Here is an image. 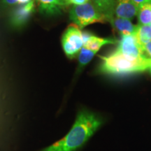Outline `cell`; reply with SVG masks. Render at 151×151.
<instances>
[{"instance_id": "30bf717a", "label": "cell", "mask_w": 151, "mask_h": 151, "mask_svg": "<svg viewBox=\"0 0 151 151\" xmlns=\"http://www.w3.org/2000/svg\"><path fill=\"white\" fill-rule=\"evenodd\" d=\"M116 43L117 41L114 39H110V38L104 39V38L98 37L97 36L92 35L88 39V40L84 43L83 47L90 49V50L99 51L100 48L105 45L115 44Z\"/></svg>"}, {"instance_id": "44dd1931", "label": "cell", "mask_w": 151, "mask_h": 151, "mask_svg": "<svg viewBox=\"0 0 151 151\" xmlns=\"http://www.w3.org/2000/svg\"><path fill=\"white\" fill-rule=\"evenodd\" d=\"M150 28H151V22H150Z\"/></svg>"}, {"instance_id": "2e32d148", "label": "cell", "mask_w": 151, "mask_h": 151, "mask_svg": "<svg viewBox=\"0 0 151 151\" xmlns=\"http://www.w3.org/2000/svg\"><path fill=\"white\" fill-rule=\"evenodd\" d=\"M90 0H68V6L69 5H82L84 4L89 2Z\"/></svg>"}, {"instance_id": "6da1fadb", "label": "cell", "mask_w": 151, "mask_h": 151, "mask_svg": "<svg viewBox=\"0 0 151 151\" xmlns=\"http://www.w3.org/2000/svg\"><path fill=\"white\" fill-rule=\"evenodd\" d=\"M101 124L102 120L95 113L82 109L65 137L39 151H76L89 140Z\"/></svg>"}, {"instance_id": "d6986e66", "label": "cell", "mask_w": 151, "mask_h": 151, "mask_svg": "<svg viewBox=\"0 0 151 151\" xmlns=\"http://www.w3.org/2000/svg\"><path fill=\"white\" fill-rule=\"evenodd\" d=\"M62 1L65 4L66 6H68V0H62Z\"/></svg>"}, {"instance_id": "8992f818", "label": "cell", "mask_w": 151, "mask_h": 151, "mask_svg": "<svg viewBox=\"0 0 151 151\" xmlns=\"http://www.w3.org/2000/svg\"><path fill=\"white\" fill-rule=\"evenodd\" d=\"M35 0L23 5L17 6L14 10L11 13L10 22L11 25L14 28H21L27 24L34 13L35 12Z\"/></svg>"}, {"instance_id": "4fadbf2b", "label": "cell", "mask_w": 151, "mask_h": 151, "mask_svg": "<svg viewBox=\"0 0 151 151\" xmlns=\"http://www.w3.org/2000/svg\"><path fill=\"white\" fill-rule=\"evenodd\" d=\"M97 50H92L90 49L83 47L78 54V66L77 73L81 72L86 66L92 60L94 55L97 53Z\"/></svg>"}, {"instance_id": "9a60e30c", "label": "cell", "mask_w": 151, "mask_h": 151, "mask_svg": "<svg viewBox=\"0 0 151 151\" xmlns=\"http://www.w3.org/2000/svg\"><path fill=\"white\" fill-rule=\"evenodd\" d=\"M33 0H2V4L5 6H14L23 5L29 3Z\"/></svg>"}, {"instance_id": "8fae6325", "label": "cell", "mask_w": 151, "mask_h": 151, "mask_svg": "<svg viewBox=\"0 0 151 151\" xmlns=\"http://www.w3.org/2000/svg\"><path fill=\"white\" fill-rule=\"evenodd\" d=\"M100 12L106 16L107 21L114 14L116 0H90Z\"/></svg>"}, {"instance_id": "7a4b0ae2", "label": "cell", "mask_w": 151, "mask_h": 151, "mask_svg": "<svg viewBox=\"0 0 151 151\" xmlns=\"http://www.w3.org/2000/svg\"><path fill=\"white\" fill-rule=\"evenodd\" d=\"M100 58L102 62L99 67V72L104 74L126 75L143 72L149 69L151 65V58L133 60L115 51Z\"/></svg>"}, {"instance_id": "7c38bea8", "label": "cell", "mask_w": 151, "mask_h": 151, "mask_svg": "<svg viewBox=\"0 0 151 151\" xmlns=\"http://www.w3.org/2000/svg\"><path fill=\"white\" fill-rule=\"evenodd\" d=\"M137 41L143 49L148 42L151 41V28L150 24H137L136 33Z\"/></svg>"}, {"instance_id": "277c9868", "label": "cell", "mask_w": 151, "mask_h": 151, "mask_svg": "<svg viewBox=\"0 0 151 151\" xmlns=\"http://www.w3.org/2000/svg\"><path fill=\"white\" fill-rule=\"evenodd\" d=\"M62 46L66 56L69 59H74L78 55L83 47L82 32L80 28L74 24H70L62 37Z\"/></svg>"}, {"instance_id": "3957f363", "label": "cell", "mask_w": 151, "mask_h": 151, "mask_svg": "<svg viewBox=\"0 0 151 151\" xmlns=\"http://www.w3.org/2000/svg\"><path fill=\"white\" fill-rule=\"evenodd\" d=\"M69 18L80 29L96 22L107 21L106 16L90 1L82 5L73 6L69 11Z\"/></svg>"}, {"instance_id": "5bb4252c", "label": "cell", "mask_w": 151, "mask_h": 151, "mask_svg": "<svg viewBox=\"0 0 151 151\" xmlns=\"http://www.w3.org/2000/svg\"><path fill=\"white\" fill-rule=\"evenodd\" d=\"M137 16L139 24H150L151 22V3L141 6Z\"/></svg>"}, {"instance_id": "5b68a950", "label": "cell", "mask_w": 151, "mask_h": 151, "mask_svg": "<svg viewBox=\"0 0 151 151\" xmlns=\"http://www.w3.org/2000/svg\"><path fill=\"white\" fill-rule=\"evenodd\" d=\"M115 52L133 60H142L148 58L138 43L136 35L122 36L121 40Z\"/></svg>"}, {"instance_id": "e0dca14e", "label": "cell", "mask_w": 151, "mask_h": 151, "mask_svg": "<svg viewBox=\"0 0 151 151\" xmlns=\"http://www.w3.org/2000/svg\"><path fill=\"white\" fill-rule=\"evenodd\" d=\"M143 50H144V52L146 55V56L149 58H151V41L148 42L144 46Z\"/></svg>"}, {"instance_id": "7402d4cb", "label": "cell", "mask_w": 151, "mask_h": 151, "mask_svg": "<svg viewBox=\"0 0 151 151\" xmlns=\"http://www.w3.org/2000/svg\"><path fill=\"white\" fill-rule=\"evenodd\" d=\"M150 66H151V65H150Z\"/></svg>"}, {"instance_id": "52a82bcc", "label": "cell", "mask_w": 151, "mask_h": 151, "mask_svg": "<svg viewBox=\"0 0 151 151\" xmlns=\"http://www.w3.org/2000/svg\"><path fill=\"white\" fill-rule=\"evenodd\" d=\"M139 7L132 0H117L114 8L116 17L132 20L137 16Z\"/></svg>"}, {"instance_id": "ffe728a7", "label": "cell", "mask_w": 151, "mask_h": 151, "mask_svg": "<svg viewBox=\"0 0 151 151\" xmlns=\"http://www.w3.org/2000/svg\"><path fill=\"white\" fill-rule=\"evenodd\" d=\"M149 70H150V73H151V66L150 67H149Z\"/></svg>"}, {"instance_id": "9c48e42d", "label": "cell", "mask_w": 151, "mask_h": 151, "mask_svg": "<svg viewBox=\"0 0 151 151\" xmlns=\"http://www.w3.org/2000/svg\"><path fill=\"white\" fill-rule=\"evenodd\" d=\"M41 14L52 16L60 14L67 6L62 0H35Z\"/></svg>"}, {"instance_id": "ac0fdd59", "label": "cell", "mask_w": 151, "mask_h": 151, "mask_svg": "<svg viewBox=\"0 0 151 151\" xmlns=\"http://www.w3.org/2000/svg\"><path fill=\"white\" fill-rule=\"evenodd\" d=\"M132 1H133L139 7L145 4L151 3V0H132Z\"/></svg>"}, {"instance_id": "ba28073f", "label": "cell", "mask_w": 151, "mask_h": 151, "mask_svg": "<svg viewBox=\"0 0 151 151\" xmlns=\"http://www.w3.org/2000/svg\"><path fill=\"white\" fill-rule=\"evenodd\" d=\"M113 29L120 33L122 36L136 35L137 31V25H134L131 20L118 17L112 16L109 19Z\"/></svg>"}]
</instances>
